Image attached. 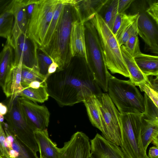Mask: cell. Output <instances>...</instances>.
<instances>
[{"mask_svg": "<svg viewBox=\"0 0 158 158\" xmlns=\"http://www.w3.org/2000/svg\"><path fill=\"white\" fill-rule=\"evenodd\" d=\"M61 0H37L28 20L26 33L39 48L44 40L57 4Z\"/></svg>", "mask_w": 158, "mask_h": 158, "instance_id": "obj_7", "label": "cell"}, {"mask_svg": "<svg viewBox=\"0 0 158 158\" xmlns=\"http://www.w3.org/2000/svg\"><path fill=\"white\" fill-rule=\"evenodd\" d=\"M108 91L121 114L144 113V97L130 79L121 80L111 75L109 80Z\"/></svg>", "mask_w": 158, "mask_h": 158, "instance_id": "obj_4", "label": "cell"}, {"mask_svg": "<svg viewBox=\"0 0 158 158\" xmlns=\"http://www.w3.org/2000/svg\"><path fill=\"white\" fill-rule=\"evenodd\" d=\"M4 116L0 114V122L1 123L4 122Z\"/></svg>", "mask_w": 158, "mask_h": 158, "instance_id": "obj_45", "label": "cell"}, {"mask_svg": "<svg viewBox=\"0 0 158 158\" xmlns=\"http://www.w3.org/2000/svg\"><path fill=\"white\" fill-rule=\"evenodd\" d=\"M18 96L26 98L35 103H41L47 101L49 96L47 86L37 89L26 87L19 93Z\"/></svg>", "mask_w": 158, "mask_h": 158, "instance_id": "obj_27", "label": "cell"}, {"mask_svg": "<svg viewBox=\"0 0 158 158\" xmlns=\"http://www.w3.org/2000/svg\"><path fill=\"white\" fill-rule=\"evenodd\" d=\"M34 134L40 156L45 158H58L60 148L49 138L47 129L37 130Z\"/></svg>", "mask_w": 158, "mask_h": 158, "instance_id": "obj_20", "label": "cell"}, {"mask_svg": "<svg viewBox=\"0 0 158 158\" xmlns=\"http://www.w3.org/2000/svg\"><path fill=\"white\" fill-rule=\"evenodd\" d=\"M90 142V152L98 158H126L120 146L98 133Z\"/></svg>", "mask_w": 158, "mask_h": 158, "instance_id": "obj_15", "label": "cell"}, {"mask_svg": "<svg viewBox=\"0 0 158 158\" xmlns=\"http://www.w3.org/2000/svg\"><path fill=\"white\" fill-rule=\"evenodd\" d=\"M122 55L130 74V80L135 85L144 82L147 78L137 65L133 57L124 45L120 46Z\"/></svg>", "mask_w": 158, "mask_h": 158, "instance_id": "obj_24", "label": "cell"}, {"mask_svg": "<svg viewBox=\"0 0 158 158\" xmlns=\"http://www.w3.org/2000/svg\"><path fill=\"white\" fill-rule=\"evenodd\" d=\"M10 44L14 50V65H18L21 60L22 66L39 72L36 56L38 46L26 33H22L15 42Z\"/></svg>", "mask_w": 158, "mask_h": 158, "instance_id": "obj_11", "label": "cell"}, {"mask_svg": "<svg viewBox=\"0 0 158 158\" xmlns=\"http://www.w3.org/2000/svg\"><path fill=\"white\" fill-rule=\"evenodd\" d=\"M79 18L74 0H66L50 43L44 48H40L57 64V70L64 68L73 58L70 47L71 29L73 23Z\"/></svg>", "mask_w": 158, "mask_h": 158, "instance_id": "obj_2", "label": "cell"}, {"mask_svg": "<svg viewBox=\"0 0 158 158\" xmlns=\"http://www.w3.org/2000/svg\"><path fill=\"white\" fill-rule=\"evenodd\" d=\"M153 76H147L146 80L143 82L138 84L141 90L143 91L153 101L156 106L158 100V77Z\"/></svg>", "mask_w": 158, "mask_h": 158, "instance_id": "obj_29", "label": "cell"}, {"mask_svg": "<svg viewBox=\"0 0 158 158\" xmlns=\"http://www.w3.org/2000/svg\"><path fill=\"white\" fill-rule=\"evenodd\" d=\"M84 26L87 64L98 85L107 92L109 78L111 75L106 65L98 33L89 21L85 23Z\"/></svg>", "mask_w": 158, "mask_h": 158, "instance_id": "obj_5", "label": "cell"}, {"mask_svg": "<svg viewBox=\"0 0 158 158\" xmlns=\"http://www.w3.org/2000/svg\"><path fill=\"white\" fill-rule=\"evenodd\" d=\"M126 15L124 13H118L117 14L114 22L112 31L114 36L120 27Z\"/></svg>", "mask_w": 158, "mask_h": 158, "instance_id": "obj_38", "label": "cell"}, {"mask_svg": "<svg viewBox=\"0 0 158 158\" xmlns=\"http://www.w3.org/2000/svg\"><path fill=\"white\" fill-rule=\"evenodd\" d=\"M135 1L134 0H118V13H124L131 4Z\"/></svg>", "mask_w": 158, "mask_h": 158, "instance_id": "obj_39", "label": "cell"}, {"mask_svg": "<svg viewBox=\"0 0 158 158\" xmlns=\"http://www.w3.org/2000/svg\"><path fill=\"white\" fill-rule=\"evenodd\" d=\"M46 81H40L37 80L34 81L29 84L28 87L37 89L42 87H47Z\"/></svg>", "mask_w": 158, "mask_h": 158, "instance_id": "obj_41", "label": "cell"}, {"mask_svg": "<svg viewBox=\"0 0 158 158\" xmlns=\"http://www.w3.org/2000/svg\"><path fill=\"white\" fill-rule=\"evenodd\" d=\"M39 158H45L44 156H40V157Z\"/></svg>", "mask_w": 158, "mask_h": 158, "instance_id": "obj_47", "label": "cell"}, {"mask_svg": "<svg viewBox=\"0 0 158 158\" xmlns=\"http://www.w3.org/2000/svg\"><path fill=\"white\" fill-rule=\"evenodd\" d=\"M145 111L143 118L152 121L158 122V107L145 93L144 94Z\"/></svg>", "mask_w": 158, "mask_h": 158, "instance_id": "obj_34", "label": "cell"}, {"mask_svg": "<svg viewBox=\"0 0 158 158\" xmlns=\"http://www.w3.org/2000/svg\"><path fill=\"white\" fill-rule=\"evenodd\" d=\"M14 0H0V16L10 9Z\"/></svg>", "mask_w": 158, "mask_h": 158, "instance_id": "obj_40", "label": "cell"}, {"mask_svg": "<svg viewBox=\"0 0 158 158\" xmlns=\"http://www.w3.org/2000/svg\"><path fill=\"white\" fill-rule=\"evenodd\" d=\"M148 156L149 158H158V147L155 146L151 147Z\"/></svg>", "mask_w": 158, "mask_h": 158, "instance_id": "obj_42", "label": "cell"}, {"mask_svg": "<svg viewBox=\"0 0 158 158\" xmlns=\"http://www.w3.org/2000/svg\"><path fill=\"white\" fill-rule=\"evenodd\" d=\"M70 50L71 56L84 59L87 63L84 23L79 18L72 25L70 36Z\"/></svg>", "mask_w": 158, "mask_h": 158, "instance_id": "obj_16", "label": "cell"}, {"mask_svg": "<svg viewBox=\"0 0 158 158\" xmlns=\"http://www.w3.org/2000/svg\"><path fill=\"white\" fill-rule=\"evenodd\" d=\"M72 59L64 69L57 70L46 80L49 96L61 107L83 102L93 94H102L85 60Z\"/></svg>", "mask_w": 158, "mask_h": 158, "instance_id": "obj_1", "label": "cell"}, {"mask_svg": "<svg viewBox=\"0 0 158 158\" xmlns=\"http://www.w3.org/2000/svg\"><path fill=\"white\" fill-rule=\"evenodd\" d=\"M138 17L136 13L125 15L114 35L120 46L124 45L132 35L138 33Z\"/></svg>", "mask_w": 158, "mask_h": 158, "instance_id": "obj_21", "label": "cell"}, {"mask_svg": "<svg viewBox=\"0 0 158 158\" xmlns=\"http://www.w3.org/2000/svg\"><path fill=\"white\" fill-rule=\"evenodd\" d=\"M124 45L133 57L141 53L139 48L138 33L132 35Z\"/></svg>", "mask_w": 158, "mask_h": 158, "instance_id": "obj_35", "label": "cell"}, {"mask_svg": "<svg viewBox=\"0 0 158 158\" xmlns=\"http://www.w3.org/2000/svg\"><path fill=\"white\" fill-rule=\"evenodd\" d=\"M108 0H75L74 5L81 21L84 23L90 21L101 10Z\"/></svg>", "mask_w": 158, "mask_h": 158, "instance_id": "obj_18", "label": "cell"}, {"mask_svg": "<svg viewBox=\"0 0 158 158\" xmlns=\"http://www.w3.org/2000/svg\"><path fill=\"white\" fill-rule=\"evenodd\" d=\"M0 158H7L4 157L0 156Z\"/></svg>", "mask_w": 158, "mask_h": 158, "instance_id": "obj_48", "label": "cell"}, {"mask_svg": "<svg viewBox=\"0 0 158 158\" xmlns=\"http://www.w3.org/2000/svg\"><path fill=\"white\" fill-rule=\"evenodd\" d=\"M141 136L144 149L146 152L151 143L158 147V122L152 121L143 118Z\"/></svg>", "mask_w": 158, "mask_h": 158, "instance_id": "obj_22", "label": "cell"}, {"mask_svg": "<svg viewBox=\"0 0 158 158\" xmlns=\"http://www.w3.org/2000/svg\"><path fill=\"white\" fill-rule=\"evenodd\" d=\"M90 150L88 136L82 132L77 131L60 148L58 158H88Z\"/></svg>", "mask_w": 158, "mask_h": 158, "instance_id": "obj_13", "label": "cell"}, {"mask_svg": "<svg viewBox=\"0 0 158 158\" xmlns=\"http://www.w3.org/2000/svg\"><path fill=\"white\" fill-rule=\"evenodd\" d=\"M66 0H61L57 4L45 37L43 47L46 48L50 43L57 26L60 14Z\"/></svg>", "mask_w": 158, "mask_h": 158, "instance_id": "obj_32", "label": "cell"}, {"mask_svg": "<svg viewBox=\"0 0 158 158\" xmlns=\"http://www.w3.org/2000/svg\"><path fill=\"white\" fill-rule=\"evenodd\" d=\"M142 113L121 114V143L120 146L126 158H149L141 136Z\"/></svg>", "mask_w": 158, "mask_h": 158, "instance_id": "obj_6", "label": "cell"}, {"mask_svg": "<svg viewBox=\"0 0 158 158\" xmlns=\"http://www.w3.org/2000/svg\"><path fill=\"white\" fill-rule=\"evenodd\" d=\"M18 98L22 112L35 131L47 129L50 115L47 108L25 98L18 96Z\"/></svg>", "mask_w": 158, "mask_h": 158, "instance_id": "obj_12", "label": "cell"}, {"mask_svg": "<svg viewBox=\"0 0 158 158\" xmlns=\"http://www.w3.org/2000/svg\"><path fill=\"white\" fill-rule=\"evenodd\" d=\"M89 21L94 25L98 33L107 69L112 73H119L129 78L130 74L120 46L112 31L98 14Z\"/></svg>", "mask_w": 158, "mask_h": 158, "instance_id": "obj_3", "label": "cell"}, {"mask_svg": "<svg viewBox=\"0 0 158 158\" xmlns=\"http://www.w3.org/2000/svg\"><path fill=\"white\" fill-rule=\"evenodd\" d=\"M142 72L146 76L158 75V57L142 53L134 57Z\"/></svg>", "mask_w": 158, "mask_h": 158, "instance_id": "obj_23", "label": "cell"}, {"mask_svg": "<svg viewBox=\"0 0 158 158\" xmlns=\"http://www.w3.org/2000/svg\"><path fill=\"white\" fill-rule=\"evenodd\" d=\"M147 2L149 6L146 12L153 20L156 26L158 25V0H148Z\"/></svg>", "mask_w": 158, "mask_h": 158, "instance_id": "obj_36", "label": "cell"}, {"mask_svg": "<svg viewBox=\"0 0 158 158\" xmlns=\"http://www.w3.org/2000/svg\"><path fill=\"white\" fill-rule=\"evenodd\" d=\"M18 97L10 98L8 112L4 116V119L11 133L36 153L39 150L35 130L21 110Z\"/></svg>", "mask_w": 158, "mask_h": 158, "instance_id": "obj_8", "label": "cell"}, {"mask_svg": "<svg viewBox=\"0 0 158 158\" xmlns=\"http://www.w3.org/2000/svg\"><path fill=\"white\" fill-rule=\"evenodd\" d=\"M96 98L103 130L102 136L120 146L121 143V114L108 94L102 93Z\"/></svg>", "mask_w": 158, "mask_h": 158, "instance_id": "obj_9", "label": "cell"}, {"mask_svg": "<svg viewBox=\"0 0 158 158\" xmlns=\"http://www.w3.org/2000/svg\"><path fill=\"white\" fill-rule=\"evenodd\" d=\"M146 3L145 1H140L135 6L134 10L138 15V34L143 40L148 49L152 52L157 54L158 27L146 12Z\"/></svg>", "mask_w": 158, "mask_h": 158, "instance_id": "obj_10", "label": "cell"}, {"mask_svg": "<svg viewBox=\"0 0 158 158\" xmlns=\"http://www.w3.org/2000/svg\"><path fill=\"white\" fill-rule=\"evenodd\" d=\"M11 8L0 16V37L6 39V41L10 39L14 22V15Z\"/></svg>", "mask_w": 158, "mask_h": 158, "instance_id": "obj_30", "label": "cell"}, {"mask_svg": "<svg viewBox=\"0 0 158 158\" xmlns=\"http://www.w3.org/2000/svg\"><path fill=\"white\" fill-rule=\"evenodd\" d=\"M12 47L6 42L0 52V86L2 87L6 77L14 65Z\"/></svg>", "mask_w": 158, "mask_h": 158, "instance_id": "obj_25", "label": "cell"}, {"mask_svg": "<svg viewBox=\"0 0 158 158\" xmlns=\"http://www.w3.org/2000/svg\"><path fill=\"white\" fill-rule=\"evenodd\" d=\"M34 0H14L11 9L14 15V22L9 44L15 42L22 33H26L27 24L26 7Z\"/></svg>", "mask_w": 158, "mask_h": 158, "instance_id": "obj_14", "label": "cell"}, {"mask_svg": "<svg viewBox=\"0 0 158 158\" xmlns=\"http://www.w3.org/2000/svg\"><path fill=\"white\" fill-rule=\"evenodd\" d=\"M0 156L10 158L7 149L6 135L2 123L0 122Z\"/></svg>", "mask_w": 158, "mask_h": 158, "instance_id": "obj_37", "label": "cell"}, {"mask_svg": "<svg viewBox=\"0 0 158 158\" xmlns=\"http://www.w3.org/2000/svg\"><path fill=\"white\" fill-rule=\"evenodd\" d=\"M8 112V108L2 102H0V114L5 116Z\"/></svg>", "mask_w": 158, "mask_h": 158, "instance_id": "obj_44", "label": "cell"}, {"mask_svg": "<svg viewBox=\"0 0 158 158\" xmlns=\"http://www.w3.org/2000/svg\"><path fill=\"white\" fill-rule=\"evenodd\" d=\"M22 66L20 60L18 65H14L6 77L1 87L7 98L18 96L23 89L21 84Z\"/></svg>", "mask_w": 158, "mask_h": 158, "instance_id": "obj_17", "label": "cell"}, {"mask_svg": "<svg viewBox=\"0 0 158 158\" xmlns=\"http://www.w3.org/2000/svg\"><path fill=\"white\" fill-rule=\"evenodd\" d=\"M118 0H108L98 13L111 31L118 14Z\"/></svg>", "mask_w": 158, "mask_h": 158, "instance_id": "obj_28", "label": "cell"}, {"mask_svg": "<svg viewBox=\"0 0 158 158\" xmlns=\"http://www.w3.org/2000/svg\"><path fill=\"white\" fill-rule=\"evenodd\" d=\"M2 125L6 135L7 148H11L15 151L16 158H39L36 153L11 133L6 123L3 122Z\"/></svg>", "mask_w": 158, "mask_h": 158, "instance_id": "obj_19", "label": "cell"}, {"mask_svg": "<svg viewBox=\"0 0 158 158\" xmlns=\"http://www.w3.org/2000/svg\"><path fill=\"white\" fill-rule=\"evenodd\" d=\"M36 56L39 71L40 74L47 78L48 67L53 61L46 53L38 47L37 49Z\"/></svg>", "mask_w": 158, "mask_h": 158, "instance_id": "obj_33", "label": "cell"}, {"mask_svg": "<svg viewBox=\"0 0 158 158\" xmlns=\"http://www.w3.org/2000/svg\"><path fill=\"white\" fill-rule=\"evenodd\" d=\"M83 102L86 107L91 124L102 133L103 130L96 96L94 94L90 95L86 98Z\"/></svg>", "mask_w": 158, "mask_h": 158, "instance_id": "obj_26", "label": "cell"}, {"mask_svg": "<svg viewBox=\"0 0 158 158\" xmlns=\"http://www.w3.org/2000/svg\"><path fill=\"white\" fill-rule=\"evenodd\" d=\"M88 158H98L90 152Z\"/></svg>", "mask_w": 158, "mask_h": 158, "instance_id": "obj_46", "label": "cell"}, {"mask_svg": "<svg viewBox=\"0 0 158 158\" xmlns=\"http://www.w3.org/2000/svg\"><path fill=\"white\" fill-rule=\"evenodd\" d=\"M58 68V65L57 64L53 61L52 63L48 67V77L50 75L55 73Z\"/></svg>", "mask_w": 158, "mask_h": 158, "instance_id": "obj_43", "label": "cell"}, {"mask_svg": "<svg viewBox=\"0 0 158 158\" xmlns=\"http://www.w3.org/2000/svg\"><path fill=\"white\" fill-rule=\"evenodd\" d=\"M46 79L38 71L22 66L21 84L23 88L28 87L34 81H43Z\"/></svg>", "mask_w": 158, "mask_h": 158, "instance_id": "obj_31", "label": "cell"}]
</instances>
